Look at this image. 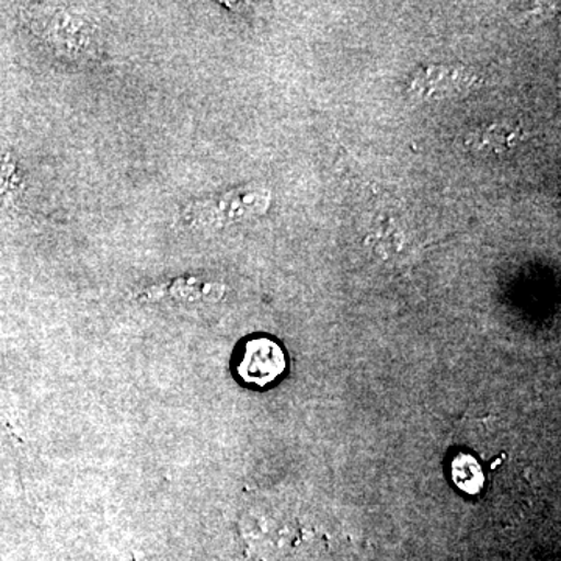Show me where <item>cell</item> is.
Listing matches in <instances>:
<instances>
[{"instance_id": "cell-1", "label": "cell", "mask_w": 561, "mask_h": 561, "mask_svg": "<svg viewBox=\"0 0 561 561\" xmlns=\"http://www.w3.org/2000/svg\"><path fill=\"white\" fill-rule=\"evenodd\" d=\"M33 28L39 38L49 43L50 49L70 58H87L94 55L98 47L95 28L87 18L62 9L32 10Z\"/></svg>"}, {"instance_id": "cell-2", "label": "cell", "mask_w": 561, "mask_h": 561, "mask_svg": "<svg viewBox=\"0 0 561 561\" xmlns=\"http://www.w3.org/2000/svg\"><path fill=\"white\" fill-rule=\"evenodd\" d=\"M286 370V356L278 343L271 339H253L245 343L239 359L238 373L242 381L265 387Z\"/></svg>"}, {"instance_id": "cell-3", "label": "cell", "mask_w": 561, "mask_h": 561, "mask_svg": "<svg viewBox=\"0 0 561 561\" xmlns=\"http://www.w3.org/2000/svg\"><path fill=\"white\" fill-rule=\"evenodd\" d=\"M254 192H242L238 197L224 198V201H201L187 203L180 210V221L192 230L213 227L224 221L236 220L247 213L256 210V195Z\"/></svg>"}]
</instances>
